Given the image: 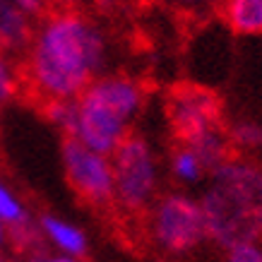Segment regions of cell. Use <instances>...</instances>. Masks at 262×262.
Returning a JSON list of instances; mask_svg holds the SVG:
<instances>
[{"label": "cell", "mask_w": 262, "mask_h": 262, "mask_svg": "<svg viewBox=\"0 0 262 262\" xmlns=\"http://www.w3.org/2000/svg\"><path fill=\"white\" fill-rule=\"evenodd\" d=\"M0 219H3V224H10V236L17 246H24L29 236H34V226L29 222L24 205L3 183H0Z\"/></svg>", "instance_id": "12"}, {"label": "cell", "mask_w": 262, "mask_h": 262, "mask_svg": "<svg viewBox=\"0 0 262 262\" xmlns=\"http://www.w3.org/2000/svg\"><path fill=\"white\" fill-rule=\"evenodd\" d=\"M17 89H19V72L8 53L0 51V103L12 101Z\"/></svg>", "instance_id": "16"}, {"label": "cell", "mask_w": 262, "mask_h": 262, "mask_svg": "<svg viewBox=\"0 0 262 262\" xmlns=\"http://www.w3.org/2000/svg\"><path fill=\"white\" fill-rule=\"evenodd\" d=\"M231 144L241 149H262V125L255 120H238L226 130Z\"/></svg>", "instance_id": "15"}, {"label": "cell", "mask_w": 262, "mask_h": 262, "mask_svg": "<svg viewBox=\"0 0 262 262\" xmlns=\"http://www.w3.org/2000/svg\"><path fill=\"white\" fill-rule=\"evenodd\" d=\"M32 262H75V260L68 257V255H63V257H46V260H39V257H36V260H32Z\"/></svg>", "instance_id": "21"}, {"label": "cell", "mask_w": 262, "mask_h": 262, "mask_svg": "<svg viewBox=\"0 0 262 262\" xmlns=\"http://www.w3.org/2000/svg\"><path fill=\"white\" fill-rule=\"evenodd\" d=\"M226 262H262V243L246 241L226 248Z\"/></svg>", "instance_id": "17"}, {"label": "cell", "mask_w": 262, "mask_h": 262, "mask_svg": "<svg viewBox=\"0 0 262 262\" xmlns=\"http://www.w3.org/2000/svg\"><path fill=\"white\" fill-rule=\"evenodd\" d=\"M166 113L178 142H188L212 127H222L219 96L198 84H178L171 89L166 99Z\"/></svg>", "instance_id": "7"}, {"label": "cell", "mask_w": 262, "mask_h": 262, "mask_svg": "<svg viewBox=\"0 0 262 262\" xmlns=\"http://www.w3.org/2000/svg\"><path fill=\"white\" fill-rule=\"evenodd\" d=\"M168 3H173L178 8H185V10H200L209 5V3H214V0H168Z\"/></svg>", "instance_id": "19"}, {"label": "cell", "mask_w": 262, "mask_h": 262, "mask_svg": "<svg viewBox=\"0 0 262 262\" xmlns=\"http://www.w3.org/2000/svg\"><path fill=\"white\" fill-rule=\"evenodd\" d=\"M151 233L161 250L171 255H185L207 238L200 202L188 195L168 192L154 205Z\"/></svg>", "instance_id": "5"}, {"label": "cell", "mask_w": 262, "mask_h": 262, "mask_svg": "<svg viewBox=\"0 0 262 262\" xmlns=\"http://www.w3.org/2000/svg\"><path fill=\"white\" fill-rule=\"evenodd\" d=\"M108 41L80 10H51L36 24L27 48L24 77L43 99H77L103 72Z\"/></svg>", "instance_id": "1"}, {"label": "cell", "mask_w": 262, "mask_h": 262, "mask_svg": "<svg viewBox=\"0 0 262 262\" xmlns=\"http://www.w3.org/2000/svg\"><path fill=\"white\" fill-rule=\"evenodd\" d=\"M200 212L207 238L224 250L246 241H262V166L231 157L212 171Z\"/></svg>", "instance_id": "2"}, {"label": "cell", "mask_w": 262, "mask_h": 262, "mask_svg": "<svg viewBox=\"0 0 262 262\" xmlns=\"http://www.w3.org/2000/svg\"><path fill=\"white\" fill-rule=\"evenodd\" d=\"M63 166L65 176L75 192L84 198L89 205L106 207L113 202V166L111 157L89 149L80 140L65 137L63 147Z\"/></svg>", "instance_id": "6"}, {"label": "cell", "mask_w": 262, "mask_h": 262, "mask_svg": "<svg viewBox=\"0 0 262 262\" xmlns=\"http://www.w3.org/2000/svg\"><path fill=\"white\" fill-rule=\"evenodd\" d=\"M0 262H3V260H0Z\"/></svg>", "instance_id": "23"}, {"label": "cell", "mask_w": 262, "mask_h": 262, "mask_svg": "<svg viewBox=\"0 0 262 262\" xmlns=\"http://www.w3.org/2000/svg\"><path fill=\"white\" fill-rule=\"evenodd\" d=\"M142 106L144 89L137 80L125 75H99L75 99L77 118L70 137L80 140L89 149L111 157Z\"/></svg>", "instance_id": "3"}, {"label": "cell", "mask_w": 262, "mask_h": 262, "mask_svg": "<svg viewBox=\"0 0 262 262\" xmlns=\"http://www.w3.org/2000/svg\"><path fill=\"white\" fill-rule=\"evenodd\" d=\"M8 3H12V5H17L19 10H24V12H29L34 17H41L48 10L46 0H8Z\"/></svg>", "instance_id": "18"}, {"label": "cell", "mask_w": 262, "mask_h": 262, "mask_svg": "<svg viewBox=\"0 0 262 262\" xmlns=\"http://www.w3.org/2000/svg\"><path fill=\"white\" fill-rule=\"evenodd\" d=\"M80 0H46V8L51 10H75Z\"/></svg>", "instance_id": "20"}, {"label": "cell", "mask_w": 262, "mask_h": 262, "mask_svg": "<svg viewBox=\"0 0 262 262\" xmlns=\"http://www.w3.org/2000/svg\"><path fill=\"white\" fill-rule=\"evenodd\" d=\"M113 200L127 212H142L157 192V164L149 142L127 133L111 154Z\"/></svg>", "instance_id": "4"}, {"label": "cell", "mask_w": 262, "mask_h": 262, "mask_svg": "<svg viewBox=\"0 0 262 262\" xmlns=\"http://www.w3.org/2000/svg\"><path fill=\"white\" fill-rule=\"evenodd\" d=\"M36 17L17 5L0 0V51L3 53H27L36 32Z\"/></svg>", "instance_id": "8"}, {"label": "cell", "mask_w": 262, "mask_h": 262, "mask_svg": "<svg viewBox=\"0 0 262 262\" xmlns=\"http://www.w3.org/2000/svg\"><path fill=\"white\" fill-rule=\"evenodd\" d=\"M171 171L183 183H198L205 176V168H202L200 159L195 157V151L190 147H185V144H181L173 151V157H171Z\"/></svg>", "instance_id": "13"}, {"label": "cell", "mask_w": 262, "mask_h": 262, "mask_svg": "<svg viewBox=\"0 0 262 262\" xmlns=\"http://www.w3.org/2000/svg\"><path fill=\"white\" fill-rule=\"evenodd\" d=\"M219 15L233 34L262 36V0H214Z\"/></svg>", "instance_id": "9"}, {"label": "cell", "mask_w": 262, "mask_h": 262, "mask_svg": "<svg viewBox=\"0 0 262 262\" xmlns=\"http://www.w3.org/2000/svg\"><path fill=\"white\" fill-rule=\"evenodd\" d=\"M43 113L46 118L58 125L65 133V137L72 135L75 130V118H77V108H75V99H53V101L43 103Z\"/></svg>", "instance_id": "14"}, {"label": "cell", "mask_w": 262, "mask_h": 262, "mask_svg": "<svg viewBox=\"0 0 262 262\" xmlns=\"http://www.w3.org/2000/svg\"><path fill=\"white\" fill-rule=\"evenodd\" d=\"M39 229L46 233L51 243L58 246L68 257H82L87 255V236L84 231H80L77 226H72L70 222L65 219H58V216L43 214L39 222Z\"/></svg>", "instance_id": "11"}, {"label": "cell", "mask_w": 262, "mask_h": 262, "mask_svg": "<svg viewBox=\"0 0 262 262\" xmlns=\"http://www.w3.org/2000/svg\"><path fill=\"white\" fill-rule=\"evenodd\" d=\"M181 144H185V147H190V149L195 151V157L200 159L205 173H212V171H216L222 164H226V161L231 159V149H233L226 130H222V127H212V130L200 133V135H195L192 140L181 142Z\"/></svg>", "instance_id": "10"}, {"label": "cell", "mask_w": 262, "mask_h": 262, "mask_svg": "<svg viewBox=\"0 0 262 262\" xmlns=\"http://www.w3.org/2000/svg\"><path fill=\"white\" fill-rule=\"evenodd\" d=\"M3 241H5V226H3V219H0V246H3Z\"/></svg>", "instance_id": "22"}]
</instances>
